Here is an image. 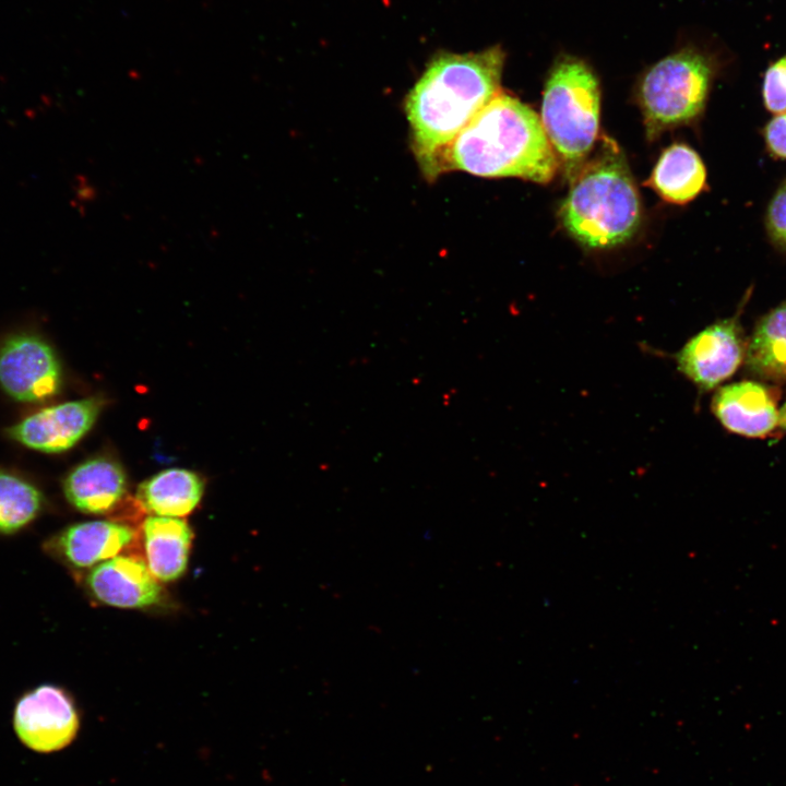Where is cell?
Masks as SVG:
<instances>
[{
	"instance_id": "cell-19",
	"label": "cell",
	"mask_w": 786,
	"mask_h": 786,
	"mask_svg": "<svg viewBox=\"0 0 786 786\" xmlns=\"http://www.w3.org/2000/svg\"><path fill=\"white\" fill-rule=\"evenodd\" d=\"M766 108L775 114L786 112V57L767 70L763 85Z\"/></svg>"
},
{
	"instance_id": "cell-1",
	"label": "cell",
	"mask_w": 786,
	"mask_h": 786,
	"mask_svg": "<svg viewBox=\"0 0 786 786\" xmlns=\"http://www.w3.org/2000/svg\"><path fill=\"white\" fill-rule=\"evenodd\" d=\"M504 51L437 55L405 98L410 144L429 181L442 175L443 156L458 133L498 93Z\"/></svg>"
},
{
	"instance_id": "cell-2",
	"label": "cell",
	"mask_w": 786,
	"mask_h": 786,
	"mask_svg": "<svg viewBox=\"0 0 786 786\" xmlns=\"http://www.w3.org/2000/svg\"><path fill=\"white\" fill-rule=\"evenodd\" d=\"M558 167L559 158L537 114L500 92L458 133L442 159V174L460 170L538 183L552 180Z\"/></svg>"
},
{
	"instance_id": "cell-11",
	"label": "cell",
	"mask_w": 786,
	"mask_h": 786,
	"mask_svg": "<svg viewBox=\"0 0 786 786\" xmlns=\"http://www.w3.org/2000/svg\"><path fill=\"white\" fill-rule=\"evenodd\" d=\"M86 586L98 602L118 608H144L158 603L162 587L136 556L118 555L88 572Z\"/></svg>"
},
{
	"instance_id": "cell-15",
	"label": "cell",
	"mask_w": 786,
	"mask_h": 786,
	"mask_svg": "<svg viewBox=\"0 0 786 786\" xmlns=\"http://www.w3.org/2000/svg\"><path fill=\"white\" fill-rule=\"evenodd\" d=\"M203 490V480L196 473L168 468L144 480L138 488L136 500L148 513L179 517L196 508Z\"/></svg>"
},
{
	"instance_id": "cell-12",
	"label": "cell",
	"mask_w": 786,
	"mask_h": 786,
	"mask_svg": "<svg viewBox=\"0 0 786 786\" xmlns=\"http://www.w3.org/2000/svg\"><path fill=\"white\" fill-rule=\"evenodd\" d=\"M135 531L114 521H90L63 528L45 543V550L74 569L93 568L131 545Z\"/></svg>"
},
{
	"instance_id": "cell-5",
	"label": "cell",
	"mask_w": 786,
	"mask_h": 786,
	"mask_svg": "<svg viewBox=\"0 0 786 786\" xmlns=\"http://www.w3.org/2000/svg\"><path fill=\"white\" fill-rule=\"evenodd\" d=\"M711 81L707 60L682 49L653 64L639 84V104L648 140L688 123L703 110Z\"/></svg>"
},
{
	"instance_id": "cell-18",
	"label": "cell",
	"mask_w": 786,
	"mask_h": 786,
	"mask_svg": "<svg viewBox=\"0 0 786 786\" xmlns=\"http://www.w3.org/2000/svg\"><path fill=\"white\" fill-rule=\"evenodd\" d=\"M44 496L21 475L0 468V534L17 533L40 514Z\"/></svg>"
},
{
	"instance_id": "cell-13",
	"label": "cell",
	"mask_w": 786,
	"mask_h": 786,
	"mask_svg": "<svg viewBox=\"0 0 786 786\" xmlns=\"http://www.w3.org/2000/svg\"><path fill=\"white\" fill-rule=\"evenodd\" d=\"M62 489L68 502L87 514H105L122 500L127 478L121 465L98 456L76 465L64 478Z\"/></svg>"
},
{
	"instance_id": "cell-8",
	"label": "cell",
	"mask_w": 786,
	"mask_h": 786,
	"mask_svg": "<svg viewBox=\"0 0 786 786\" xmlns=\"http://www.w3.org/2000/svg\"><path fill=\"white\" fill-rule=\"evenodd\" d=\"M61 368L51 346L34 334H17L0 346V386L13 400L40 403L57 394Z\"/></svg>"
},
{
	"instance_id": "cell-9",
	"label": "cell",
	"mask_w": 786,
	"mask_h": 786,
	"mask_svg": "<svg viewBox=\"0 0 786 786\" xmlns=\"http://www.w3.org/2000/svg\"><path fill=\"white\" fill-rule=\"evenodd\" d=\"M103 404L98 397H87L51 405L11 426L8 436L38 452H64L93 427Z\"/></svg>"
},
{
	"instance_id": "cell-16",
	"label": "cell",
	"mask_w": 786,
	"mask_h": 786,
	"mask_svg": "<svg viewBox=\"0 0 786 786\" xmlns=\"http://www.w3.org/2000/svg\"><path fill=\"white\" fill-rule=\"evenodd\" d=\"M705 180L706 170L696 152L676 143L663 152L645 184L663 200L683 204L704 189Z\"/></svg>"
},
{
	"instance_id": "cell-21",
	"label": "cell",
	"mask_w": 786,
	"mask_h": 786,
	"mask_svg": "<svg viewBox=\"0 0 786 786\" xmlns=\"http://www.w3.org/2000/svg\"><path fill=\"white\" fill-rule=\"evenodd\" d=\"M764 134L769 148L775 155L786 158V112L772 119Z\"/></svg>"
},
{
	"instance_id": "cell-7",
	"label": "cell",
	"mask_w": 786,
	"mask_h": 786,
	"mask_svg": "<svg viewBox=\"0 0 786 786\" xmlns=\"http://www.w3.org/2000/svg\"><path fill=\"white\" fill-rule=\"evenodd\" d=\"M13 727L28 749L49 753L74 740L80 717L73 699L64 689L41 684L19 699L13 712Z\"/></svg>"
},
{
	"instance_id": "cell-3",
	"label": "cell",
	"mask_w": 786,
	"mask_h": 786,
	"mask_svg": "<svg viewBox=\"0 0 786 786\" xmlns=\"http://www.w3.org/2000/svg\"><path fill=\"white\" fill-rule=\"evenodd\" d=\"M559 214L582 246L604 249L628 241L641 222V202L627 159L610 139L570 182Z\"/></svg>"
},
{
	"instance_id": "cell-22",
	"label": "cell",
	"mask_w": 786,
	"mask_h": 786,
	"mask_svg": "<svg viewBox=\"0 0 786 786\" xmlns=\"http://www.w3.org/2000/svg\"><path fill=\"white\" fill-rule=\"evenodd\" d=\"M778 427L786 431V401L784 402L783 406L779 408Z\"/></svg>"
},
{
	"instance_id": "cell-4",
	"label": "cell",
	"mask_w": 786,
	"mask_h": 786,
	"mask_svg": "<svg viewBox=\"0 0 786 786\" xmlns=\"http://www.w3.org/2000/svg\"><path fill=\"white\" fill-rule=\"evenodd\" d=\"M600 91L592 69L574 57L556 61L543 93L540 122L571 182L597 139Z\"/></svg>"
},
{
	"instance_id": "cell-14",
	"label": "cell",
	"mask_w": 786,
	"mask_h": 786,
	"mask_svg": "<svg viewBox=\"0 0 786 786\" xmlns=\"http://www.w3.org/2000/svg\"><path fill=\"white\" fill-rule=\"evenodd\" d=\"M145 562L153 576L162 582L180 577L188 564L192 531L178 517L153 515L142 524Z\"/></svg>"
},
{
	"instance_id": "cell-6",
	"label": "cell",
	"mask_w": 786,
	"mask_h": 786,
	"mask_svg": "<svg viewBox=\"0 0 786 786\" xmlns=\"http://www.w3.org/2000/svg\"><path fill=\"white\" fill-rule=\"evenodd\" d=\"M739 317L707 325L674 354L677 370L701 393L718 388L745 361L748 342Z\"/></svg>"
},
{
	"instance_id": "cell-20",
	"label": "cell",
	"mask_w": 786,
	"mask_h": 786,
	"mask_svg": "<svg viewBox=\"0 0 786 786\" xmlns=\"http://www.w3.org/2000/svg\"><path fill=\"white\" fill-rule=\"evenodd\" d=\"M766 227L774 243L786 250V183L776 191L770 202Z\"/></svg>"
},
{
	"instance_id": "cell-10",
	"label": "cell",
	"mask_w": 786,
	"mask_h": 786,
	"mask_svg": "<svg viewBox=\"0 0 786 786\" xmlns=\"http://www.w3.org/2000/svg\"><path fill=\"white\" fill-rule=\"evenodd\" d=\"M778 397L776 388L743 380L718 386L711 409L728 431L748 438H764L778 427Z\"/></svg>"
},
{
	"instance_id": "cell-17",
	"label": "cell",
	"mask_w": 786,
	"mask_h": 786,
	"mask_svg": "<svg viewBox=\"0 0 786 786\" xmlns=\"http://www.w3.org/2000/svg\"><path fill=\"white\" fill-rule=\"evenodd\" d=\"M745 365L755 379L786 383V299L757 322Z\"/></svg>"
}]
</instances>
